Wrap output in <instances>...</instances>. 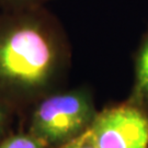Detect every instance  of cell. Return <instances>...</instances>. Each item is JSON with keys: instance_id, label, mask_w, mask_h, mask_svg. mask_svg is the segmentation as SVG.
Masks as SVG:
<instances>
[{"instance_id": "obj_1", "label": "cell", "mask_w": 148, "mask_h": 148, "mask_svg": "<svg viewBox=\"0 0 148 148\" xmlns=\"http://www.w3.org/2000/svg\"><path fill=\"white\" fill-rule=\"evenodd\" d=\"M0 19V89L16 95L42 91L64 60L63 41L35 8Z\"/></svg>"}, {"instance_id": "obj_2", "label": "cell", "mask_w": 148, "mask_h": 148, "mask_svg": "<svg viewBox=\"0 0 148 148\" xmlns=\"http://www.w3.org/2000/svg\"><path fill=\"white\" fill-rule=\"evenodd\" d=\"M95 115L92 99L84 91L54 93L37 104L29 132L46 147L59 148L87 132Z\"/></svg>"}, {"instance_id": "obj_3", "label": "cell", "mask_w": 148, "mask_h": 148, "mask_svg": "<svg viewBox=\"0 0 148 148\" xmlns=\"http://www.w3.org/2000/svg\"><path fill=\"white\" fill-rule=\"evenodd\" d=\"M89 130L99 148H148V108L127 100L97 113Z\"/></svg>"}, {"instance_id": "obj_4", "label": "cell", "mask_w": 148, "mask_h": 148, "mask_svg": "<svg viewBox=\"0 0 148 148\" xmlns=\"http://www.w3.org/2000/svg\"><path fill=\"white\" fill-rule=\"evenodd\" d=\"M127 100L148 108V30L134 59V84Z\"/></svg>"}, {"instance_id": "obj_5", "label": "cell", "mask_w": 148, "mask_h": 148, "mask_svg": "<svg viewBox=\"0 0 148 148\" xmlns=\"http://www.w3.org/2000/svg\"><path fill=\"white\" fill-rule=\"evenodd\" d=\"M0 148H47L46 145L31 133L11 135L0 142Z\"/></svg>"}, {"instance_id": "obj_6", "label": "cell", "mask_w": 148, "mask_h": 148, "mask_svg": "<svg viewBox=\"0 0 148 148\" xmlns=\"http://www.w3.org/2000/svg\"><path fill=\"white\" fill-rule=\"evenodd\" d=\"M59 148H99L95 144L93 136L90 132V130H88L87 132L84 134H81L80 136L77 138L73 139L71 142L65 144L62 147Z\"/></svg>"}, {"instance_id": "obj_7", "label": "cell", "mask_w": 148, "mask_h": 148, "mask_svg": "<svg viewBox=\"0 0 148 148\" xmlns=\"http://www.w3.org/2000/svg\"><path fill=\"white\" fill-rule=\"evenodd\" d=\"M44 1L47 0H0V3L13 10H21L38 7Z\"/></svg>"}, {"instance_id": "obj_8", "label": "cell", "mask_w": 148, "mask_h": 148, "mask_svg": "<svg viewBox=\"0 0 148 148\" xmlns=\"http://www.w3.org/2000/svg\"><path fill=\"white\" fill-rule=\"evenodd\" d=\"M5 125H7V113H5V108L0 103V136L5 131Z\"/></svg>"}]
</instances>
